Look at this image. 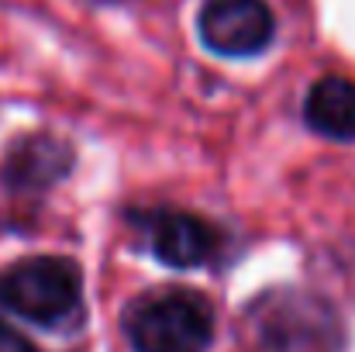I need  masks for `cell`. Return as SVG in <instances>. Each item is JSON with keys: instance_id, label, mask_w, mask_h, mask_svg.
Instances as JSON below:
<instances>
[{"instance_id": "cell-1", "label": "cell", "mask_w": 355, "mask_h": 352, "mask_svg": "<svg viewBox=\"0 0 355 352\" xmlns=\"http://www.w3.org/2000/svg\"><path fill=\"white\" fill-rule=\"evenodd\" d=\"M80 266L62 255H35L0 276V304L42 328H62L80 315Z\"/></svg>"}, {"instance_id": "cell-2", "label": "cell", "mask_w": 355, "mask_h": 352, "mask_svg": "<svg viewBox=\"0 0 355 352\" xmlns=\"http://www.w3.org/2000/svg\"><path fill=\"white\" fill-rule=\"evenodd\" d=\"M124 332L135 352H207L214 311L193 290H169L128 311Z\"/></svg>"}, {"instance_id": "cell-3", "label": "cell", "mask_w": 355, "mask_h": 352, "mask_svg": "<svg viewBox=\"0 0 355 352\" xmlns=\"http://www.w3.org/2000/svg\"><path fill=\"white\" fill-rule=\"evenodd\" d=\"M197 31L211 52L245 59V56H259L272 42L276 21L266 0H207Z\"/></svg>"}, {"instance_id": "cell-4", "label": "cell", "mask_w": 355, "mask_h": 352, "mask_svg": "<svg viewBox=\"0 0 355 352\" xmlns=\"http://www.w3.org/2000/svg\"><path fill=\"white\" fill-rule=\"evenodd\" d=\"M148 245H152L159 262H166L173 269H190V266H200L214 255L218 232L197 215L159 211L148 221Z\"/></svg>"}, {"instance_id": "cell-5", "label": "cell", "mask_w": 355, "mask_h": 352, "mask_svg": "<svg viewBox=\"0 0 355 352\" xmlns=\"http://www.w3.org/2000/svg\"><path fill=\"white\" fill-rule=\"evenodd\" d=\"M304 121L324 138L355 142V80L324 76L304 101Z\"/></svg>"}, {"instance_id": "cell-6", "label": "cell", "mask_w": 355, "mask_h": 352, "mask_svg": "<svg viewBox=\"0 0 355 352\" xmlns=\"http://www.w3.org/2000/svg\"><path fill=\"white\" fill-rule=\"evenodd\" d=\"M73 166V149L52 135H28L7 156V173L17 187H49Z\"/></svg>"}, {"instance_id": "cell-7", "label": "cell", "mask_w": 355, "mask_h": 352, "mask_svg": "<svg viewBox=\"0 0 355 352\" xmlns=\"http://www.w3.org/2000/svg\"><path fill=\"white\" fill-rule=\"evenodd\" d=\"M0 352H38L17 328H10L7 321H0Z\"/></svg>"}]
</instances>
